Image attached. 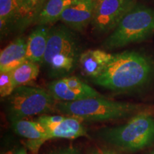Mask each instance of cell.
<instances>
[{"instance_id": "obj_1", "label": "cell", "mask_w": 154, "mask_h": 154, "mask_svg": "<svg viewBox=\"0 0 154 154\" xmlns=\"http://www.w3.org/2000/svg\"><path fill=\"white\" fill-rule=\"evenodd\" d=\"M154 76V61L137 51L113 54L103 72L93 79L98 86L116 92H130L147 85Z\"/></svg>"}, {"instance_id": "obj_2", "label": "cell", "mask_w": 154, "mask_h": 154, "mask_svg": "<svg viewBox=\"0 0 154 154\" xmlns=\"http://www.w3.org/2000/svg\"><path fill=\"white\" fill-rule=\"evenodd\" d=\"M79 38L74 30L61 24L49 28L47 47L43 62L49 77L61 79L70 76L81 54Z\"/></svg>"}, {"instance_id": "obj_3", "label": "cell", "mask_w": 154, "mask_h": 154, "mask_svg": "<svg viewBox=\"0 0 154 154\" xmlns=\"http://www.w3.org/2000/svg\"><path fill=\"white\" fill-rule=\"evenodd\" d=\"M99 136L119 151H141L154 143V116L151 109H143L126 124L99 130Z\"/></svg>"}, {"instance_id": "obj_4", "label": "cell", "mask_w": 154, "mask_h": 154, "mask_svg": "<svg viewBox=\"0 0 154 154\" xmlns=\"http://www.w3.org/2000/svg\"><path fill=\"white\" fill-rule=\"evenodd\" d=\"M55 109L82 121L101 122L133 116L143 109L140 104L113 101L102 96L76 101H57Z\"/></svg>"}, {"instance_id": "obj_5", "label": "cell", "mask_w": 154, "mask_h": 154, "mask_svg": "<svg viewBox=\"0 0 154 154\" xmlns=\"http://www.w3.org/2000/svg\"><path fill=\"white\" fill-rule=\"evenodd\" d=\"M154 34V9L136 5L103 43L107 49H119L147 40Z\"/></svg>"}, {"instance_id": "obj_6", "label": "cell", "mask_w": 154, "mask_h": 154, "mask_svg": "<svg viewBox=\"0 0 154 154\" xmlns=\"http://www.w3.org/2000/svg\"><path fill=\"white\" fill-rule=\"evenodd\" d=\"M57 101L48 90L30 86L17 87L6 100V110L11 121L44 115L56 110Z\"/></svg>"}, {"instance_id": "obj_7", "label": "cell", "mask_w": 154, "mask_h": 154, "mask_svg": "<svg viewBox=\"0 0 154 154\" xmlns=\"http://www.w3.org/2000/svg\"><path fill=\"white\" fill-rule=\"evenodd\" d=\"M137 0H94L91 30L94 34L104 35L112 32Z\"/></svg>"}, {"instance_id": "obj_8", "label": "cell", "mask_w": 154, "mask_h": 154, "mask_svg": "<svg viewBox=\"0 0 154 154\" xmlns=\"http://www.w3.org/2000/svg\"><path fill=\"white\" fill-rule=\"evenodd\" d=\"M36 120L46 128L47 133L46 141L56 138L75 139L88 137L87 131L82 124V120L76 117L44 114L38 116Z\"/></svg>"}, {"instance_id": "obj_9", "label": "cell", "mask_w": 154, "mask_h": 154, "mask_svg": "<svg viewBox=\"0 0 154 154\" xmlns=\"http://www.w3.org/2000/svg\"><path fill=\"white\" fill-rule=\"evenodd\" d=\"M93 14L94 0H72L60 20L75 32H83L91 24Z\"/></svg>"}, {"instance_id": "obj_10", "label": "cell", "mask_w": 154, "mask_h": 154, "mask_svg": "<svg viewBox=\"0 0 154 154\" xmlns=\"http://www.w3.org/2000/svg\"><path fill=\"white\" fill-rule=\"evenodd\" d=\"M11 126L17 135L27 139L26 148L33 154L38 153L40 147L46 142L47 131L39 121L18 119L11 121Z\"/></svg>"}, {"instance_id": "obj_11", "label": "cell", "mask_w": 154, "mask_h": 154, "mask_svg": "<svg viewBox=\"0 0 154 154\" xmlns=\"http://www.w3.org/2000/svg\"><path fill=\"white\" fill-rule=\"evenodd\" d=\"M112 57L113 54L103 50H86L81 54L79 66L83 74L93 80L103 72Z\"/></svg>"}, {"instance_id": "obj_12", "label": "cell", "mask_w": 154, "mask_h": 154, "mask_svg": "<svg viewBox=\"0 0 154 154\" xmlns=\"http://www.w3.org/2000/svg\"><path fill=\"white\" fill-rule=\"evenodd\" d=\"M26 59V39L19 36L1 51L0 72H11Z\"/></svg>"}, {"instance_id": "obj_13", "label": "cell", "mask_w": 154, "mask_h": 154, "mask_svg": "<svg viewBox=\"0 0 154 154\" xmlns=\"http://www.w3.org/2000/svg\"><path fill=\"white\" fill-rule=\"evenodd\" d=\"M21 0H0L1 38L21 27Z\"/></svg>"}, {"instance_id": "obj_14", "label": "cell", "mask_w": 154, "mask_h": 154, "mask_svg": "<svg viewBox=\"0 0 154 154\" xmlns=\"http://www.w3.org/2000/svg\"><path fill=\"white\" fill-rule=\"evenodd\" d=\"M49 28L38 25L26 38V59L41 64L47 47Z\"/></svg>"}, {"instance_id": "obj_15", "label": "cell", "mask_w": 154, "mask_h": 154, "mask_svg": "<svg viewBox=\"0 0 154 154\" xmlns=\"http://www.w3.org/2000/svg\"><path fill=\"white\" fill-rule=\"evenodd\" d=\"M72 0H47L38 12L33 24L47 25L60 20L61 15Z\"/></svg>"}, {"instance_id": "obj_16", "label": "cell", "mask_w": 154, "mask_h": 154, "mask_svg": "<svg viewBox=\"0 0 154 154\" xmlns=\"http://www.w3.org/2000/svg\"><path fill=\"white\" fill-rule=\"evenodd\" d=\"M40 72V64L26 59L11 72L15 86H27L37 78Z\"/></svg>"}, {"instance_id": "obj_17", "label": "cell", "mask_w": 154, "mask_h": 154, "mask_svg": "<svg viewBox=\"0 0 154 154\" xmlns=\"http://www.w3.org/2000/svg\"><path fill=\"white\" fill-rule=\"evenodd\" d=\"M48 91L57 101H76L86 98L79 91L67 86L62 79H58L48 84Z\"/></svg>"}, {"instance_id": "obj_18", "label": "cell", "mask_w": 154, "mask_h": 154, "mask_svg": "<svg viewBox=\"0 0 154 154\" xmlns=\"http://www.w3.org/2000/svg\"><path fill=\"white\" fill-rule=\"evenodd\" d=\"M47 0H21L20 30L32 24Z\"/></svg>"}, {"instance_id": "obj_19", "label": "cell", "mask_w": 154, "mask_h": 154, "mask_svg": "<svg viewBox=\"0 0 154 154\" xmlns=\"http://www.w3.org/2000/svg\"><path fill=\"white\" fill-rule=\"evenodd\" d=\"M16 88L11 72H0V96L2 98H7Z\"/></svg>"}, {"instance_id": "obj_20", "label": "cell", "mask_w": 154, "mask_h": 154, "mask_svg": "<svg viewBox=\"0 0 154 154\" xmlns=\"http://www.w3.org/2000/svg\"><path fill=\"white\" fill-rule=\"evenodd\" d=\"M87 154H123L119 151L106 146H94L91 148Z\"/></svg>"}, {"instance_id": "obj_21", "label": "cell", "mask_w": 154, "mask_h": 154, "mask_svg": "<svg viewBox=\"0 0 154 154\" xmlns=\"http://www.w3.org/2000/svg\"><path fill=\"white\" fill-rule=\"evenodd\" d=\"M47 154H82L79 150L74 146H68L54 149L49 151Z\"/></svg>"}, {"instance_id": "obj_22", "label": "cell", "mask_w": 154, "mask_h": 154, "mask_svg": "<svg viewBox=\"0 0 154 154\" xmlns=\"http://www.w3.org/2000/svg\"><path fill=\"white\" fill-rule=\"evenodd\" d=\"M26 149H27L21 146V147H19V148H18V149H17L16 150H15V151H14V153L13 154H27Z\"/></svg>"}, {"instance_id": "obj_23", "label": "cell", "mask_w": 154, "mask_h": 154, "mask_svg": "<svg viewBox=\"0 0 154 154\" xmlns=\"http://www.w3.org/2000/svg\"><path fill=\"white\" fill-rule=\"evenodd\" d=\"M13 153H14V151H11V150H8V151L2 152L1 154H13Z\"/></svg>"}, {"instance_id": "obj_24", "label": "cell", "mask_w": 154, "mask_h": 154, "mask_svg": "<svg viewBox=\"0 0 154 154\" xmlns=\"http://www.w3.org/2000/svg\"><path fill=\"white\" fill-rule=\"evenodd\" d=\"M147 154H154V150H153V151H151L150 152H149Z\"/></svg>"}]
</instances>
